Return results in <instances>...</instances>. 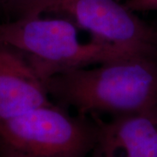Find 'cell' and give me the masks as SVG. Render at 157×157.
Returning a JSON list of instances; mask_svg holds the SVG:
<instances>
[{
  "mask_svg": "<svg viewBox=\"0 0 157 157\" xmlns=\"http://www.w3.org/2000/svg\"><path fill=\"white\" fill-rule=\"evenodd\" d=\"M94 157H157V107L97 127Z\"/></svg>",
  "mask_w": 157,
  "mask_h": 157,
  "instance_id": "5",
  "label": "cell"
},
{
  "mask_svg": "<svg viewBox=\"0 0 157 157\" xmlns=\"http://www.w3.org/2000/svg\"><path fill=\"white\" fill-rule=\"evenodd\" d=\"M47 11L67 15L93 39L127 53L157 57V29L115 0H50Z\"/></svg>",
  "mask_w": 157,
  "mask_h": 157,
  "instance_id": "4",
  "label": "cell"
},
{
  "mask_svg": "<svg viewBox=\"0 0 157 157\" xmlns=\"http://www.w3.org/2000/svg\"><path fill=\"white\" fill-rule=\"evenodd\" d=\"M50 0H0V12L10 17V21L44 13Z\"/></svg>",
  "mask_w": 157,
  "mask_h": 157,
  "instance_id": "7",
  "label": "cell"
},
{
  "mask_svg": "<svg viewBox=\"0 0 157 157\" xmlns=\"http://www.w3.org/2000/svg\"><path fill=\"white\" fill-rule=\"evenodd\" d=\"M40 16L0 23V41L25 57L45 82L57 73L133 55L95 39L82 42L71 19Z\"/></svg>",
  "mask_w": 157,
  "mask_h": 157,
  "instance_id": "2",
  "label": "cell"
},
{
  "mask_svg": "<svg viewBox=\"0 0 157 157\" xmlns=\"http://www.w3.org/2000/svg\"><path fill=\"white\" fill-rule=\"evenodd\" d=\"M125 6L133 11H157V0H128Z\"/></svg>",
  "mask_w": 157,
  "mask_h": 157,
  "instance_id": "8",
  "label": "cell"
},
{
  "mask_svg": "<svg viewBox=\"0 0 157 157\" xmlns=\"http://www.w3.org/2000/svg\"><path fill=\"white\" fill-rule=\"evenodd\" d=\"M1 153H2V157H27L17 154V153H14V152L5 150V149H1Z\"/></svg>",
  "mask_w": 157,
  "mask_h": 157,
  "instance_id": "9",
  "label": "cell"
},
{
  "mask_svg": "<svg viewBox=\"0 0 157 157\" xmlns=\"http://www.w3.org/2000/svg\"><path fill=\"white\" fill-rule=\"evenodd\" d=\"M96 135L97 127L52 103L0 119V149L27 157H84Z\"/></svg>",
  "mask_w": 157,
  "mask_h": 157,
  "instance_id": "3",
  "label": "cell"
},
{
  "mask_svg": "<svg viewBox=\"0 0 157 157\" xmlns=\"http://www.w3.org/2000/svg\"><path fill=\"white\" fill-rule=\"evenodd\" d=\"M45 84L49 94L81 113L139 112L157 107V57L131 55L73 69Z\"/></svg>",
  "mask_w": 157,
  "mask_h": 157,
  "instance_id": "1",
  "label": "cell"
},
{
  "mask_svg": "<svg viewBox=\"0 0 157 157\" xmlns=\"http://www.w3.org/2000/svg\"><path fill=\"white\" fill-rule=\"evenodd\" d=\"M45 81L20 52L0 41V119L50 104Z\"/></svg>",
  "mask_w": 157,
  "mask_h": 157,
  "instance_id": "6",
  "label": "cell"
}]
</instances>
